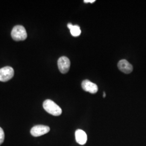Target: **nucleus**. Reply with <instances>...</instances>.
I'll list each match as a JSON object with an SVG mask.
<instances>
[{"mask_svg": "<svg viewBox=\"0 0 146 146\" xmlns=\"http://www.w3.org/2000/svg\"><path fill=\"white\" fill-rule=\"evenodd\" d=\"M5 140V133L4 131L0 127V145Z\"/></svg>", "mask_w": 146, "mask_h": 146, "instance_id": "nucleus-10", "label": "nucleus"}, {"mask_svg": "<svg viewBox=\"0 0 146 146\" xmlns=\"http://www.w3.org/2000/svg\"><path fill=\"white\" fill-rule=\"evenodd\" d=\"M72 35L74 37L78 36L81 33L80 27L78 25H73L72 23H68L67 25Z\"/></svg>", "mask_w": 146, "mask_h": 146, "instance_id": "nucleus-9", "label": "nucleus"}, {"mask_svg": "<svg viewBox=\"0 0 146 146\" xmlns=\"http://www.w3.org/2000/svg\"><path fill=\"white\" fill-rule=\"evenodd\" d=\"M58 65L60 72L62 74H66L68 73L70 69V61L67 57L62 56L58 60Z\"/></svg>", "mask_w": 146, "mask_h": 146, "instance_id": "nucleus-4", "label": "nucleus"}, {"mask_svg": "<svg viewBox=\"0 0 146 146\" xmlns=\"http://www.w3.org/2000/svg\"><path fill=\"white\" fill-rule=\"evenodd\" d=\"M43 107L47 113L54 116H59L62 112L60 107L50 100H45L43 104Z\"/></svg>", "mask_w": 146, "mask_h": 146, "instance_id": "nucleus-1", "label": "nucleus"}, {"mask_svg": "<svg viewBox=\"0 0 146 146\" xmlns=\"http://www.w3.org/2000/svg\"><path fill=\"white\" fill-rule=\"evenodd\" d=\"M12 38L16 41H24L27 37L26 30L25 28L21 25L14 27L11 33Z\"/></svg>", "mask_w": 146, "mask_h": 146, "instance_id": "nucleus-2", "label": "nucleus"}, {"mask_svg": "<svg viewBox=\"0 0 146 146\" xmlns=\"http://www.w3.org/2000/svg\"><path fill=\"white\" fill-rule=\"evenodd\" d=\"M50 131V128L44 125H37L31 128V133L33 136L38 137L48 133Z\"/></svg>", "mask_w": 146, "mask_h": 146, "instance_id": "nucleus-5", "label": "nucleus"}, {"mask_svg": "<svg viewBox=\"0 0 146 146\" xmlns=\"http://www.w3.org/2000/svg\"><path fill=\"white\" fill-rule=\"evenodd\" d=\"M75 139L78 144L84 145L87 141V136L84 131L78 129L75 132Z\"/></svg>", "mask_w": 146, "mask_h": 146, "instance_id": "nucleus-8", "label": "nucleus"}, {"mask_svg": "<svg viewBox=\"0 0 146 146\" xmlns=\"http://www.w3.org/2000/svg\"><path fill=\"white\" fill-rule=\"evenodd\" d=\"M82 88L84 91L91 94H95L98 91V87L95 84L93 83L88 80H85L82 82Z\"/></svg>", "mask_w": 146, "mask_h": 146, "instance_id": "nucleus-6", "label": "nucleus"}, {"mask_svg": "<svg viewBox=\"0 0 146 146\" xmlns=\"http://www.w3.org/2000/svg\"><path fill=\"white\" fill-rule=\"evenodd\" d=\"M117 67L120 71L125 74L131 73L133 70V66L128 61L125 59L120 60L117 64Z\"/></svg>", "mask_w": 146, "mask_h": 146, "instance_id": "nucleus-7", "label": "nucleus"}, {"mask_svg": "<svg viewBox=\"0 0 146 146\" xmlns=\"http://www.w3.org/2000/svg\"><path fill=\"white\" fill-rule=\"evenodd\" d=\"M14 75V69L9 67L6 66L0 69V81L7 82L13 78Z\"/></svg>", "mask_w": 146, "mask_h": 146, "instance_id": "nucleus-3", "label": "nucleus"}, {"mask_svg": "<svg viewBox=\"0 0 146 146\" xmlns=\"http://www.w3.org/2000/svg\"><path fill=\"white\" fill-rule=\"evenodd\" d=\"M84 2L87 3H93L94 2H95V0H84Z\"/></svg>", "mask_w": 146, "mask_h": 146, "instance_id": "nucleus-11", "label": "nucleus"}, {"mask_svg": "<svg viewBox=\"0 0 146 146\" xmlns=\"http://www.w3.org/2000/svg\"><path fill=\"white\" fill-rule=\"evenodd\" d=\"M103 96H104V98H105L106 97V93H104V95H103Z\"/></svg>", "mask_w": 146, "mask_h": 146, "instance_id": "nucleus-12", "label": "nucleus"}]
</instances>
